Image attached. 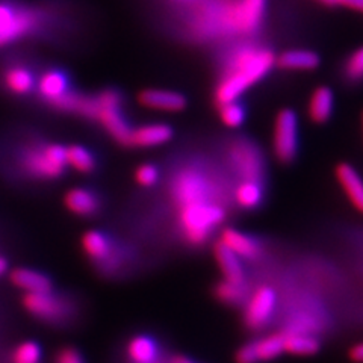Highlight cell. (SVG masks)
<instances>
[{"instance_id": "6da1fadb", "label": "cell", "mask_w": 363, "mask_h": 363, "mask_svg": "<svg viewBox=\"0 0 363 363\" xmlns=\"http://www.w3.org/2000/svg\"><path fill=\"white\" fill-rule=\"evenodd\" d=\"M274 64L276 56L268 49L244 48L236 50L229 62V70L225 72L215 91L217 104L224 105L236 101L245 89L267 76Z\"/></svg>"}, {"instance_id": "7a4b0ae2", "label": "cell", "mask_w": 363, "mask_h": 363, "mask_svg": "<svg viewBox=\"0 0 363 363\" xmlns=\"http://www.w3.org/2000/svg\"><path fill=\"white\" fill-rule=\"evenodd\" d=\"M180 225L186 241L200 245L209 240L212 232L224 220V209L220 204L206 201L191 203L186 206H180Z\"/></svg>"}, {"instance_id": "3957f363", "label": "cell", "mask_w": 363, "mask_h": 363, "mask_svg": "<svg viewBox=\"0 0 363 363\" xmlns=\"http://www.w3.org/2000/svg\"><path fill=\"white\" fill-rule=\"evenodd\" d=\"M96 117L118 144L129 147L132 128L121 111V96L116 89H105L96 96Z\"/></svg>"}, {"instance_id": "277c9868", "label": "cell", "mask_w": 363, "mask_h": 363, "mask_svg": "<svg viewBox=\"0 0 363 363\" xmlns=\"http://www.w3.org/2000/svg\"><path fill=\"white\" fill-rule=\"evenodd\" d=\"M26 172L41 179L60 177L67 167L65 147L60 144L45 145L43 149H30L23 159Z\"/></svg>"}, {"instance_id": "5b68a950", "label": "cell", "mask_w": 363, "mask_h": 363, "mask_svg": "<svg viewBox=\"0 0 363 363\" xmlns=\"http://www.w3.org/2000/svg\"><path fill=\"white\" fill-rule=\"evenodd\" d=\"M272 150L280 162H291L298 152V120L295 112L283 109L277 113L272 130Z\"/></svg>"}, {"instance_id": "8992f818", "label": "cell", "mask_w": 363, "mask_h": 363, "mask_svg": "<svg viewBox=\"0 0 363 363\" xmlns=\"http://www.w3.org/2000/svg\"><path fill=\"white\" fill-rule=\"evenodd\" d=\"M267 0H236L223 11L224 25L238 33L255 32L264 20Z\"/></svg>"}, {"instance_id": "52a82bcc", "label": "cell", "mask_w": 363, "mask_h": 363, "mask_svg": "<svg viewBox=\"0 0 363 363\" xmlns=\"http://www.w3.org/2000/svg\"><path fill=\"white\" fill-rule=\"evenodd\" d=\"M277 308V295L276 291L269 286L257 288L252 297H250L245 311H244V323L250 330H262L269 324L274 316Z\"/></svg>"}, {"instance_id": "ba28073f", "label": "cell", "mask_w": 363, "mask_h": 363, "mask_svg": "<svg viewBox=\"0 0 363 363\" xmlns=\"http://www.w3.org/2000/svg\"><path fill=\"white\" fill-rule=\"evenodd\" d=\"M285 353L283 333H272L247 342L236 351V363H265Z\"/></svg>"}, {"instance_id": "9c48e42d", "label": "cell", "mask_w": 363, "mask_h": 363, "mask_svg": "<svg viewBox=\"0 0 363 363\" xmlns=\"http://www.w3.org/2000/svg\"><path fill=\"white\" fill-rule=\"evenodd\" d=\"M23 306L25 309L37 316L38 320L56 323L65 318L70 311L68 306L53 295L52 292H40V294H26L23 298Z\"/></svg>"}, {"instance_id": "30bf717a", "label": "cell", "mask_w": 363, "mask_h": 363, "mask_svg": "<svg viewBox=\"0 0 363 363\" xmlns=\"http://www.w3.org/2000/svg\"><path fill=\"white\" fill-rule=\"evenodd\" d=\"M35 20L30 14L16 13L11 6L0 4V48L25 35Z\"/></svg>"}, {"instance_id": "8fae6325", "label": "cell", "mask_w": 363, "mask_h": 363, "mask_svg": "<svg viewBox=\"0 0 363 363\" xmlns=\"http://www.w3.org/2000/svg\"><path fill=\"white\" fill-rule=\"evenodd\" d=\"M208 180L200 173L185 172L182 173L176 182V199L180 206H186L191 203L209 200Z\"/></svg>"}, {"instance_id": "7c38bea8", "label": "cell", "mask_w": 363, "mask_h": 363, "mask_svg": "<svg viewBox=\"0 0 363 363\" xmlns=\"http://www.w3.org/2000/svg\"><path fill=\"white\" fill-rule=\"evenodd\" d=\"M138 101L144 108L161 112H180L186 108L185 96L168 89H144Z\"/></svg>"}, {"instance_id": "4fadbf2b", "label": "cell", "mask_w": 363, "mask_h": 363, "mask_svg": "<svg viewBox=\"0 0 363 363\" xmlns=\"http://www.w3.org/2000/svg\"><path fill=\"white\" fill-rule=\"evenodd\" d=\"M173 138V129L162 123L145 124L136 129H132L129 147H138V149H152L167 144Z\"/></svg>"}, {"instance_id": "5bb4252c", "label": "cell", "mask_w": 363, "mask_h": 363, "mask_svg": "<svg viewBox=\"0 0 363 363\" xmlns=\"http://www.w3.org/2000/svg\"><path fill=\"white\" fill-rule=\"evenodd\" d=\"M336 177L348 201L359 212H363V179L359 176V173L351 165L340 164L336 168Z\"/></svg>"}, {"instance_id": "9a60e30c", "label": "cell", "mask_w": 363, "mask_h": 363, "mask_svg": "<svg viewBox=\"0 0 363 363\" xmlns=\"http://www.w3.org/2000/svg\"><path fill=\"white\" fill-rule=\"evenodd\" d=\"M220 242L229 248L240 259H255L260 255V245L250 238L235 229H225L220 236Z\"/></svg>"}, {"instance_id": "2e32d148", "label": "cell", "mask_w": 363, "mask_h": 363, "mask_svg": "<svg viewBox=\"0 0 363 363\" xmlns=\"http://www.w3.org/2000/svg\"><path fill=\"white\" fill-rule=\"evenodd\" d=\"M233 161L245 180L259 182L262 176V159L256 153V149L250 145H240L233 149Z\"/></svg>"}, {"instance_id": "e0dca14e", "label": "cell", "mask_w": 363, "mask_h": 363, "mask_svg": "<svg viewBox=\"0 0 363 363\" xmlns=\"http://www.w3.org/2000/svg\"><path fill=\"white\" fill-rule=\"evenodd\" d=\"M11 281H13L18 289L25 291L26 294L52 292L50 279L48 276H44L40 271L17 268L11 272Z\"/></svg>"}, {"instance_id": "ac0fdd59", "label": "cell", "mask_w": 363, "mask_h": 363, "mask_svg": "<svg viewBox=\"0 0 363 363\" xmlns=\"http://www.w3.org/2000/svg\"><path fill=\"white\" fill-rule=\"evenodd\" d=\"M215 260L220 265V269L224 276V280L232 283H245V271L242 268L241 259L235 253H232L229 248H225L221 242H218L213 248Z\"/></svg>"}, {"instance_id": "d6986e66", "label": "cell", "mask_w": 363, "mask_h": 363, "mask_svg": "<svg viewBox=\"0 0 363 363\" xmlns=\"http://www.w3.org/2000/svg\"><path fill=\"white\" fill-rule=\"evenodd\" d=\"M333 108H335V99H333L332 89L327 86L316 88L309 100L308 112H309L311 120L318 124L325 123L332 117Z\"/></svg>"}, {"instance_id": "ffe728a7", "label": "cell", "mask_w": 363, "mask_h": 363, "mask_svg": "<svg viewBox=\"0 0 363 363\" xmlns=\"http://www.w3.org/2000/svg\"><path fill=\"white\" fill-rule=\"evenodd\" d=\"M283 348L285 353L292 356L308 357L315 356L321 348L320 340L313 335H304V333H283Z\"/></svg>"}, {"instance_id": "44dd1931", "label": "cell", "mask_w": 363, "mask_h": 363, "mask_svg": "<svg viewBox=\"0 0 363 363\" xmlns=\"http://www.w3.org/2000/svg\"><path fill=\"white\" fill-rule=\"evenodd\" d=\"M276 64L283 70L309 72L320 65V58L311 50H288L279 56Z\"/></svg>"}, {"instance_id": "7402d4cb", "label": "cell", "mask_w": 363, "mask_h": 363, "mask_svg": "<svg viewBox=\"0 0 363 363\" xmlns=\"http://www.w3.org/2000/svg\"><path fill=\"white\" fill-rule=\"evenodd\" d=\"M64 203L67 209L79 215V217H89L99 209L97 199L84 188H73L65 194Z\"/></svg>"}, {"instance_id": "603a6c76", "label": "cell", "mask_w": 363, "mask_h": 363, "mask_svg": "<svg viewBox=\"0 0 363 363\" xmlns=\"http://www.w3.org/2000/svg\"><path fill=\"white\" fill-rule=\"evenodd\" d=\"M157 344L149 336H136L128 345V356L133 363H156Z\"/></svg>"}, {"instance_id": "cb8c5ba5", "label": "cell", "mask_w": 363, "mask_h": 363, "mask_svg": "<svg viewBox=\"0 0 363 363\" xmlns=\"http://www.w3.org/2000/svg\"><path fill=\"white\" fill-rule=\"evenodd\" d=\"M67 77L60 72L44 73L38 81V91L43 97L53 101L67 93Z\"/></svg>"}, {"instance_id": "d4e9b609", "label": "cell", "mask_w": 363, "mask_h": 363, "mask_svg": "<svg viewBox=\"0 0 363 363\" xmlns=\"http://www.w3.org/2000/svg\"><path fill=\"white\" fill-rule=\"evenodd\" d=\"M82 247L88 257L93 260H106L111 256V244L108 238L97 230H89L84 235Z\"/></svg>"}, {"instance_id": "484cf974", "label": "cell", "mask_w": 363, "mask_h": 363, "mask_svg": "<svg viewBox=\"0 0 363 363\" xmlns=\"http://www.w3.org/2000/svg\"><path fill=\"white\" fill-rule=\"evenodd\" d=\"M65 162L68 167L74 168L77 173H82V174L93 173L96 168L94 156L91 155L85 147H81V145L65 147Z\"/></svg>"}, {"instance_id": "4316f807", "label": "cell", "mask_w": 363, "mask_h": 363, "mask_svg": "<svg viewBox=\"0 0 363 363\" xmlns=\"http://www.w3.org/2000/svg\"><path fill=\"white\" fill-rule=\"evenodd\" d=\"M262 186H260L259 182L255 180H244L235 189V200L244 209H253L259 206V203L262 201Z\"/></svg>"}, {"instance_id": "83f0119b", "label": "cell", "mask_w": 363, "mask_h": 363, "mask_svg": "<svg viewBox=\"0 0 363 363\" xmlns=\"http://www.w3.org/2000/svg\"><path fill=\"white\" fill-rule=\"evenodd\" d=\"M5 84L8 86L9 91H13L16 94H28L29 91L33 88V76L30 74V72H28L26 68L21 67H14L8 70V73L5 74Z\"/></svg>"}, {"instance_id": "f1b7e54d", "label": "cell", "mask_w": 363, "mask_h": 363, "mask_svg": "<svg viewBox=\"0 0 363 363\" xmlns=\"http://www.w3.org/2000/svg\"><path fill=\"white\" fill-rule=\"evenodd\" d=\"M245 283H232V281H221L220 285L215 289V295H217V298L225 304H240L247 295L245 291Z\"/></svg>"}, {"instance_id": "f546056e", "label": "cell", "mask_w": 363, "mask_h": 363, "mask_svg": "<svg viewBox=\"0 0 363 363\" xmlns=\"http://www.w3.org/2000/svg\"><path fill=\"white\" fill-rule=\"evenodd\" d=\"M220 117L227 128L235 129L242 126L245 120V111L238 101H229V104L220 105Z\"/></svg>"}, {"instance_id": "4dcf8cb0", "label": "cell", "mask_w": 363, "mask_h": 363, "mask_svg": "<svg viewBox=\"0 0 363 363\" xmlns=\"http://www.w3.org/2000/svg\"><path fill=\"white\" fill-rule=\"evenodd\" d=\"M344 74L351 82L363 81V48H359L348 56L344 65Z\"/></svg>"}, {"instance_id": "1f68e13d", "label": "cell", "mask_w": 363, "mask_h": 363, "mask_svg": "<svg viewBox=\"0 0 363 363\" xmlns=\"http://www.w3.org/2000/svg\"><path fill=\"white\" fill-rule=\"evenodd\" d=\"M41 350L35 342L20 344L13 354V363H40Z\"/></svg>"}, {"instance_id": "d6a6232c", "label": "cell", "mask_w": 363, "mask_h": 363, "mask_svg": "<svg viewBox=\"0 0 363 363\" xmlns=\"http://www.w3.org/2000/svg\"><path fill=\"white\" fill-rule=\"evenodd\" d=\"M135 179L141 186H145V188L153 186L159 179V172L155 165L144 164V165H140L138 168H136Z\"/></svg>"}, {"instance_id": "836d02e7", "label": "cell", "mask_w": 363, "mask_h": 363, "mask_svg": "<svg viewBox=\"0 0 363 363\" xmlns=\"http://www.w3.org/2000/svg\"><path fill=\"white\" fill-rule=\"evenodd\" d=\"M56 363H84L81 356L74 350H64L58 356V362Z\"/></svg>"}, {"instance_id": "e575fe53", "label": "cell", "mask_w": 363, "mask_h": 363, "mask_svg": "<svg viewBox=\"0 0 363 363\" xmlns=\"http://www.w3.org/2000/svg\"><path fill=\"white\" fill-rule=\"evenodd\" d=\"M350 359L356 363H363V342L350 350Z\"/></svg>"}, {"instance_id": "d590c367", "label": "cell", "mask_w": 363, "mask_h": 363, "mask_svg": "<svg viewBox=\"0 0 363 363\" xmlns=\"http://www.w3.org/2000/svg\"><path fill=\"white\" fill-rule=\"evenodd\" d=\"M339 5H344L350 9L359 11V13H363V0H340Z\"/></svg>"}, {"instance_id": "8d00e7d4", "label": "cell", "mask_w": 363, "mask_h": 363, "mask_svg": "<svg viewBox=\"0 0 363 363\" xmlns=\"http://www.w3.org/2000/svg\"><path fill=\"white\" fill-rule=\"evenodd\" d=\"M172 363H194V362H192V360L188 359V357H184V356H176V357L172 360Z\"/></svg>"}, {"instance_id": "74e56055", "label": "cell", "mask_w": 363, "mask_h": 363, "mask_svg": "<svg viewBox=\"0 0 363 363\" xmlns=\"http://www.w3.org/2000/svg\"><path fill=\"white\" fill-rule=\"evenodd\" d=\"M5 271H6V262L2 257H0V276H2Z\"/></svg>"}, {"instance_id": "f35d334b", "label": "cell", "mask_w": 363, "mask_h": 363, "mask_svg": "<svg viewBox=\"0 0 363 363\" xmlns=\"http://www.w3.org/2000/svg\"><path fill=\"white\" fill-rule=\"evenodd\" d=\"M321 2H324L327 5H339L340 0H321Z\"/></svg>"}, {"instance_id": "ab89813d", "label": "cell", "mask_w": 363, "mask_h": 363, "mask_svg": "<svg viewBox=\"0 0 363 363\" xmlns=\"http://www.w3.org/2000/svg\"><path fill=\"white\" fill-rule=\"evenodd\" d=\"M362 129H363V113H362Z\"/></svg>"}]
</instances>
